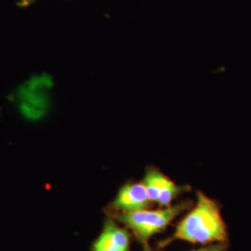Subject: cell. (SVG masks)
Returning a JSON list of instances; mask_svg holds the SVG:
<instances>
[{
	"label": "cell",
	"instance_id": "cell-1",
	"mask_svg": "<svg viewBox=\"0 0 251 251\" xmlns=\"http://www.w3.org/2000/svg\"><path fill=\"white\" fill-rule=\"evenodd\" d=\"M197 197V205L179 222L171 238L159 243V247H166L174 240L202 245L227 242V228L219 204L200 191Z\"/></svg>",
	"mask_w": 251,
	"mask_h": 251
},
{
	"label": "cell",
	"instance_id": "cell-2",
	"mask_svg": "<svg viewBox=\"0 0 251 251\" xmlns=\"http://www.w3.org/2000/svg\"><path fill=\"white\" fill-rule=\"evenodd\" d=\"M192 205L193 202L184 201L175 206L161 207L155 210L148 208L132 213H120L113 219L125 225L135 238L144 246L148 245L152 235L165 231L177 216Z\"/></svg>",
	"mask_w": 251,
	"mask_h": 251
},
{
	"label": "cell",
	"instance_id": "cell-3",
	"mask_svg": "<svg viewBox=\"0 0 251 251\" xmlns=\"http://www.w3.org/2000/svg\"><path fill=\"white\" fill-rule=\"evenodd\" d=\"M152 203L143 181H127L119 189L116 198L106 206V214L114 218L120 213L137 212L150 208Z\"/></svg>",
	"mask_w": 251,
	"mask_h": 251
},
{
	"label": "cell",
	"instance_id": "cell-4",
	"mask_svg": "<svg viewBox=\"0 0 251 251\" xmlns=\"http://www.w3.org/2000/svg\"><path fill=\"white\" fill-rule=\"evenodd\" d=\"M143 183L152 203L161 207L171 206L172 201L182 192L190 190L186 185H178L155 167H149L145 171Z\"/></svg>",
	"mask_w": 251,
	"mask_h": 251
},
{
	"label": "cell",
	"instance_id": "cell-5",
	"mask_svg": "<svg viewBox=\"0 0 251 251\" xmlns=\"http://www.w3.org/2000/svg\"><path fill=\"white\" fill-rule=\"evenodd\" d=\"M131 233L108 217L99 236L91 244V251H131Z\"/></svg>",
	"mask_w": 251,
	"mask_h": 251
},
{
	"label": "cell",
	"instance_id": "cell-6",
	"mask_svg": "<svg viewBox=\"0 0 251 251\" xmlns=\"http://www.w3.org/2000/svg\"><path fill=\"white\" fill-rule=\"evenodd\" d=\"M227 249H228L227 242H217V244L208 245L205 248L192 251H226Z\"/></svg>",
	"mask_w": 251,
	"mask_h": 251
},
{
	"label": "cell",
	"instance_id": "cell-7",
	"mask_svg": "<svg viewBox=\"0 0 251 251\" xmlns=\"http://www.w3.org/2000/svg\"><path fill=\"white\" fill-rule=\"evenodd\" d=\"M143 247H144V251H152V249L150 248L149 245H144Z\"/></svg>",
	"mask_w": 251,
	"mask_h": 251
},
{
	"label": "cell",
	"instance_id": "cell-8",
	"mask_svg": "<svg viewBox=\"0 0 251 251\" xmlns=\"http://www.w3.org/2000/svg\"><path fill=\"white\" fill-rule=\"evenodd\" d=\"M35 0H24L23 1V4L24 5H28V4H31V3H33Z\"/></svg>",
	"mask_w": 251,
	"mask_h": 251
}]
</instances>
